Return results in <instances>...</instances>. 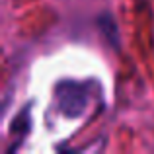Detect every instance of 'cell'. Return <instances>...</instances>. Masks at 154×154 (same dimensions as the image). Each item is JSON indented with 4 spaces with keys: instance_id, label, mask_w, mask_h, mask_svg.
Returning <instances> with one entry per match:
<instances>
[]
</instances>
